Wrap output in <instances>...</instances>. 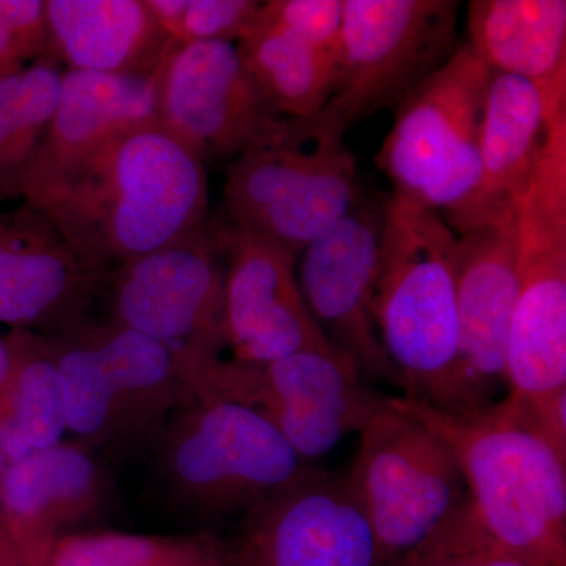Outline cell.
Returning <instances> with one entry per match:
<instances>
[{
    "mask_svg": "<svg viewBox=\"0 0 566 566\" xmlns=\"http://www.w3.org/2000/svg\"><path fill=\"white\" fill-rule=\"evenodd\" d=\"M207 163L158 120L129 126L20 199L88 259L115 268L207 223Z\"/></svg>",
    "mask_w": 566,
    "mask_h": 566,
    "instance_id": "6da1fadb",
    "label": "cell"
},
{
    "mask_svg": "<svg viewBox=\"0 0 566 566\" xmlns=\"http://www.w3.org/2000/svg\"><path fill=\"white\" fill-rule=\"evenodd\" d=\"M458 234L439 212L394 191L382 207L374 318L408 400L463 415L465 385L455 285Z\"/></svg>",
    "mask_w": 566,
    "mask_h": 566,
    "instance_id": "7a4b0ae2",
    "label": "cell"
},
{
    "mask_svg": "<svg viewBox=\"0 0 566 566\" xmlns=\"http://www.w3.org/2000/svg\"><path fill=\"white\" fill-rule=\"evenodd\" d=\"M392 401L449 447L472 513L495 543L536 566H566V460L516 400L506 395L463 415Z\"/></svg>",
    "mask_w": 566,
    "mask_h": 566,
    "instance_id": "3957f363",
    "label": "cell"
},
{
    "mask_svg": "<svg viewBox=\"0 0 566 566\" xmlns=\"http://www.w3.org/2000/svg\"><path fill=\"white\" fill-rule=\"evenodd\" d=\"M144 458L164 512L210 536L314 465L248 406L208 394H192Z\"/></svg>",
    "mask_w": 566,
    "mask_h": 566,
    "instance_id": "277c9868",
    "label": "cell"
},
{
    "mask_svg": "<svg viewBox=\"0 0 566 566\" xmlns=\"http://www.w3.org/2000/svg\"><path fill=\"white\" fill-rule=\"evenodd\" d=\"M50 338L70 439L106 463L144 458L192 392L172 354L111 318H88Z\"/></svg>",
    "mask_w": 566,
    "mask_h": 566,
    "instance_id": "5b68a950",
    "label": "cell"
},
{
    "mask_svg": "<svg viewBox=\"0 0 566 566\" xmlns=\"http://www.w3.org/2000/svg\"><path fill=\"white\" fill-rule=\"evenodd\" d=\"M517 296L505 354L510 397L534 409L566 392V111L516 205Z\"/></svg>",
    "mask_w": 566,
    "mask_h": 566,
    "instance_id": "8992f818",
    "label": "cell"
},
{
    "mask_svg": "<svg viewBox=\"0 0 566 566\" xmlns=\"http://www.w3.org/2000/svg\"><path fill=\"white\" fill-rule=\"evenodd\" d=\"M356 200V159L345 136L308 118H282L230 161L222 221L300 253Z\"/></svg>",
    "mask_w": 566,
    "mask_h": 566,
    "instance_id": "52a82bcc",
    "label": "cell"
},
{
    "mask_svg": "<svg viewBox=\"0 0 566 566\" xmlns=\"http://www.w3.org/2000/svg\"><path fill=\"white\" fill-rule=\"evenodd\" d=\"M378 543L381 566H406L468 501L455 457L387 398L359 431L346 475Z\"/></svg>",
    "mask_w": 566,
    "mask_h": 566,
    "instance_id": "ba28073f",
    "label": "cell"
},
{
    "mask_svg": "<svg viewBox=\"0 0 566 566\" xmlns=\"http://www.w3.org/2000/svg\"><path fill=\"white\" fill-rule=\"evenodd\" d=\"M491 71L469 41L398 104L376 164L395 191L446 222L460 214L479 182V142Z\"/></svg>",
    "mask_w": 566,
    "mask_h": 566,
    "instance_id": "9c48e42d",
    "label": "cell"
},
{
    "mask_svg": "<svg viewBox=\"0 0 566 566\" xmlns=\"http://www.w3.org/2000/svg\"><path fill=\"white\" fill-rule=\"evenodd\" d=\"M107 318L158 342L196 392L227 359L223 259L214 226L112 268Z\"/></svg>",
    "mask_w": 566,
    "mask_h": 566,
    "instance_id": "30bf717a",
    "label": "cell"
},
{
    "mask_svg": "<svg viewBox=\"0 0 566 566\" xmlns=\"http://www.w3.org/2000/svg\"><path fill=\"white\" fill-rule=\"evenodd\" d=\"M455 0H344L340 81L308 118L340 134L397 107L461 46Z\"/></svg>",
    "mask_w": 566,
    "mask_h": 566,
    "instance_id": "8fae6325",
    "label": "cell"
},
{
    "mask_svg": "<svg viewBox=\"0 0 566 566\" xmlns=\"http://www.w3.org/2000/svg\"><path fill=\"white\" fill-rule=\"evenodd\" d=\"M365 381L340 349H311L268 364L227 357L193 394L248 406L312 464L345 436L359 433L386 405L387 398Z\"/></svg>",
    "mask_w": 566,
    "mask_h": 566,
    "instance_id": "7c38bea8",
    "label": "cell"
},
{
    "mask_svg": "<svg viewBox=\"0 0 566 566\" xmlns=\"http://www.w3.org/2000/svg\"><path fill=\"white\" fill-rule=\"evenodd\" d=\"M219 553L222 566H381L348 479L315 465L245 512Z\"/></svg>",
    "mask_w": 566,
    "mask_h": 566,
    "instance_id": "4fadbf2b",
    "label": "cell"
},
{
    "mask_svg": "<svg viewBox=\"0 0 566 566\" xmlns=\"http://www.w3.org/2000/svg\"><path fill=\"white\" fill-rule=\"evenodd\" d=\"M158 122L202 156L233 161L282 120L237 43H172L155 71Z\"/></svg>",
    "mask_w": 566,
    "mask_h": 566,
    "instance_id": "5bb4252c",
    "label": "cell"
},
{
    "mask_svg": "<svg viewBox=\"0 0 566 566\" xmlns=\"http://www.w3.org/2000/svg\"><path fill=\"white\" fill-rule=\"evenodd\" d=\"M212 226L223 259L230 359L268 364L311 349L337 348L305 303L297 253L222 219Z\"/></svg>",
    "mask_w": 566,
    "mask_h": 566,
    "instance_id": "9a60e30c",
    "label": "cell"
},
{
    "mask_svg": "<svg viewBox=\"0 0 566 566\" xmlns=\"http://www.w3.org/2000/svg\"><path fill=\"white\" fill-rule=\"evenodd\" d=\"M111 268L88 259L40 210H0V323L46 337L92 315Z\"/></svg>",
    "mask_w": 566,
    "mask_h": 566,
    "instance_id": "2e32d148",
    "label": "cell"
},
{
    "mask_svg": "<svg viewBox=\"0 0 566 566\" xmlns=\"http://www.w3.org/2000/svg\"><path fill=\"white\" fill-rule=\"evenodd\" d=\"M381 223L382 208L356 200L340 221L305 245L297 279L316 323L364 378L397 385L374 318Z\"/></svg>",
    "mask_w": 566,
    "mask_h": 566,
    "instance_id": "e0dca14e",
    "label": "cell"
},
{
    "mask_svg": "<svg viewBox=\"0 0 566 566\" xmlns=\"http://www.w3.org/2000/svg\"><path fill=\"white\" fill-rule=\"evenodd\" d=\"M112 499L109 463L65 439L7 465L0 480V532L28 566H44L59 539L85 531Z\"/></svg>",
    "mask_w": 566,
    "mask_h": 566,
    "instance_id": "ac0fdd59",
    "label": "cell"
},
{
    "mask_svg": "<svg viewBox=\"0 0 566 566\" xmlns=\"http://www.w3.org/2000/svg\"><path fill=\"white\" fill-rule=\"evenodd\" d=\"M455 285L465 385L479 408L505 382L517 296L516 210L458 234Z\"/></svg>",
    "mask_w": 566,
    "mask_h": 566,
    "instance_id": "d6986e66",
    "label": "cell"
},
{
    "mask_svg": "<svg viewBox=\"0 0 566 566\" xmlns=\"http://www.w3.org/2000/svg\"><path fill=\"white\" fill-rule=\"evenodd\" d=\"M566 102L521 77L491 73L480 128V177L474 193L449 223L457 234L516 210L551 126Z\"/></svg>",
    "mask_w": 566,
    "mask_h": 566,
    "instance_id": "ffe728a7",
    "label": "cell"
},
{
    "mask_svg": "<svg viewBox=\"0 0 566 566\" xmlns=\"http://www.w3.org/2000/svg\"><path fill=\"white\" fill-rule=\"evenodd\" d=\"M158 120L155 73L107 76L63 70L57 109L46 136L6 199H20L62 166L129 126Z\"/></svg>",
    "mask_w": 566,
    "mask_h": 566,
    "instance_id": "44dd1931",
    "label": "cell"
},
{
    "mask_svg": "<svg viewBox=\"0 0 566 566\" xmlns=\"http://www.w3.org/2000/svg\"><path fill=\"white\" fill-rule=\"evenodd\" d=\"M48 54L66 71L151 76L174 43L145 0H46Z\"/></svg>",
    "mask_w": 566,
    "mask_h": 566,
    "instance_id": "7402d4cb",
    "label": "cell"
},
{
    "mask_svg": "<svg viewBox=\"0 0 566 566\" xmlns=\"http://www.w3.org/2000/svg\"><path fill=\"white\" fill-rule=\"evenodd\" d=\"M468 28L491 73L521 77L566 102L565 0H474Z\"/></svg>",
    "mask_w": 566,
    "mask_h": 566,
    "instance_id": "603a6c76",
    "label": "cell"
},
{
    "mask_svg": "<svg viewBox=\"0 0 566 566\" xmlns=\"http://www.w3.org/2000/svg\"><path fill=\"white\" fill-rule=\"evenodd\" d=\"M10 367L0 386V450L7 463L65 441L66 405L57 359L46 335H6Z\"/></svg>",
    "mask_w": 566,
    "mask_h": 566,
    "instance_id": "cb8c5ba5",
    "label": "cell"
},
{
    "mask_svg": "<svg viewBox=\"0 0 566 566\" xmlns=\"http://www.w3.org/2000/svg\"><path fill=\"white\" fill-rule=\"evenodd\" d=\"M237 44L253 81L279 117H314L337 91L340 62L277 25L255 20Z\"/></svg>",
    "mask_w": 566,
    "mask_h": 566,
    "instance_id": "d4e9b609",
    "label": "cell"
},
{
    "mask_svg": "<svg viewBox=\"0 0 566 566\" xmlns=\"http://www.w3.org/2000/svg\"><path fill=\"white\" fill-rule=\"evenodd\" d=\"M62 80L61 63L51 55L0 76V200L46 136L61 98Z\"/></svg>",
    "mask_w": 566,
    "mask_h": 566,
    "instance_id": "484cf974",
    "label": "cell"
},
{
    "mask_svg": "<svg viewBox=\"0 0 566 566\" xmlns=\"http://www.w3.org/2000/svg\"><path fill=\"white\" fill-rule=\"evenodd\" d=\"M44 566H222L210 535L80 531L52 547Z\"/></svg>",
    "mask_w": 566,
    "mask_h": 566,
    "instance_id": "4316f807",
    "label": "cell"
},
{
    "mask_svg": "<svg viewBox=\"0 0 566 566\" xmlns=\"http://www.w3.org/2000/svg\"><path fill=\"white\" fill-rule=\"evenodd\" d=\"M174 43H238L252 28L262 2L253 0H145Z\"/></svg>",
    "mask_w": 566,
    "mask_h": 566,
    "instance_id": "83f0119b",
    "label": "cell"
},
{
    "mask_svg": "<svg viewBox=\"0 0 566 566\" xmlns=\"http://www.w3.org/2000/svg\"><path fill=\"white\" fill-rule=\"evenodd\" d=\"M406 566H536L495 543L472 513L469 499Z\"/></svg>",
    "mask_w": 566,
    "mask_h": 566,
    "instance_id": "f1b7e54d",
    "label": "cell"
},
{
    "mask_svg": "<svg viewBox=\"0 0 566 566\" xmlns=\"http://www.w3.org/2000/svg\"><path fill=\"white\" fill-rule=\"evenodd\" d=\"M256 20L277 25L340 62L344 0H271L260 6Z\"/></svg>",
    "mask_w": 566,
    "mask_h": 566,
    "instance_id": "f546056e",
    "label": "cell"
},
{
    "mask_svg": "<svg viewBox=\"0 0 566 566\" xmlns=\"http://www.w3.org/2000/svg\"><path fill=\"white\" fill-rule=\"evenodd\" d=\"M46 0H0V76L48 54Z\"/></svg>",
    "mask_w": 566,
    "mask_h": 566,
    "instance_id": "4dcf8cb0",
    "label": "cell"
},
{
    "mask_svg": "<svg viewBox=\"0 0 566 566\" xmlns=\"http://www.w3.org/2000/svg\"><path fill=\"white\" fill-rule=\"evenodd\" d=\"M0 566H28L2 532H0Z\"/></svg>",
    "mask_w": 566,
    "mask_h": 566,
    "instance_id": "1f68e13d",
    "label": "cell"
},
{
    "mask_svg": "<svg viewBox=\"0 0 566 566\" xmlns=\"http://www.w3.org/2000/svg\"><path fill=\"white\" fill-rule=\"evenodd\" d=\"M10 367V348L6 335H0V386L6 379Z\"/></svg>",
    "mask_w": 566,
    "mask_h": 566,
    "instance_id": "d6a6232c",
    "label": "cell"
},
{
    "mask_svg": "<svg viewBox=\"0 0 566 566\" xmlns=\"http://www.w3.org/2000/svg\"><path fill=\"white\" fill-rule=\"evenodd\" d=\"M7 465H9V463H7L6 457H3L2 450H0V480H2Z\"/></svg>",
    "mask_w": 566,
    "mask_h": 566,
    "instance_id": "836d02e7",
    "label": "cell"
}]
</instances>
